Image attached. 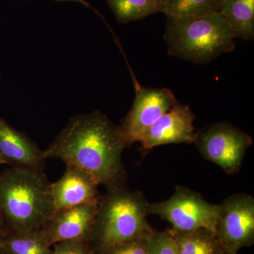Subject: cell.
Masks as SVG:
<instances>
[{"mask_svg": "<svg viewBox=\"0 0 254 254\" xmlns=\"http://www.w3.org/2000/svg\"><path fill=\"white\" fill-rule=\"evenodd\" d=\"M53 254H95L89 242L65 241L53 246Z\"/></svg>", "mask_w": 254, "mask_h": 254, "instance_id": "cell-20", "label": "cell"}, {"mask_svg": "<svg viewBox=\"0 0 254 254\" xmlns=\"http://www.w3.org/2000/svg\"><path fill=\"white\" fill-rule=\"evenodd\" d=\"M7 232V229L0 222V249L2 248L3 242Z\"/></svg>", "mask_w": 254, "mask_h": 254, "instance_id": "cell-21", "label": "cell"}, {"mask_svg": "<svg viewBox=\"0 0 254 254\" xmlns=\"http://www.w3.org/2000/svg\"></svg>", "mask_w": 254, "mask_h": 254, "instance_id": "cell-25", "label": "cell"}, {"mask_svg": "<svg viewBox=\"0 0 254 254\" xmlns=\"http://www.w3.org/2000/svg\"><path fill=\"white\" fill-rule=\"evenodd\" d=\"M98 187L89 175L76 167L66 165L63 177L50 184V195L55 210L98 203L101 197Z\"/></svg>", "mask_w": 254, "mask_h": 254, "instance_id": "cell-11", "label": "cell"}, {"mask_svg": "<svg viewBox=\"0 0 254 254\" xmlns=\"http://www.w3.org/2000/svg\"><path fill=\"white\" fill-rule=\"evenodd\" d=\"M219 13L228 21L237 38H254V0H224Z\"/></svg>", "mask_w": 254, "mask_h": 254, "instance_id": "cell-13", "label": "cell"}, {"mask_svg": "<svg viewBox=\"0 0 254 254\" xmlns=\"http://www.w3.org/2000/svg\"><path fill=\"white\" fill-rule=\"evenodd\" d=\"M220 0H164L168 23L185 22L220 11Z\"/></svg>", "mask_w": 254, "mask_h": 254, "instance_id": "cell-14", "label": "cell"}, {"mask_svg": "<svg viewBox=\"0 0 254 254\" xmlns=\"http://www.w3.org/2000/svg\"><path fill=\"white\" fill-rule=\"evenodd\" d=\"M195 115L188 105L177 103L162 115L140 139L143 149L172 143H193L196 138Z\"/></svg>", "mask_w": 254, "mask_h": 254, "instance_id": "cell-9", "label": "cell"}, {"mask_svg": "<svg viewBox=\"0 0 254 254\" xmlns=\"http://www.w3.org/2000/svg\"><path fill=\"white\" fill-rule=\"evenodd\" d=\"M219 205L207 201L188 187L177 186L173 195L161 202L149 203L148 215H158L178 232L209 230L215 233Z\"/></svg>", "mask_w": 254, "mask_h": 254, "instance_id": "cell-5", "label": "cell"}, {"mask_svg": "<svg viewBox=\"0 0 254 254\" xmlns=\"http://www.w3.org/2000/svg\"><path fill=\"white\" fill-rule=\"evenodd\" d=\"M171 230L179 254H228L215 233L200 230L190 232Z\"/></svg>", "mask_w": 254, "mask_h": 254, "instance_id": "cell-15", "label": "cell"}, {"mask_svg": "<svg viewBox=\"0 0 254 254\" xmlns=\"http://www.w3.org/2000/svg\"><path fill=\"white\" fill-rule=\"evenodd\" d=\"M147 254H179L178 248L170 229L153 232L147 245Z\"/></svg>", "mask_w": 254, "mask_h": 254, "instance_id": "cell-18", "label": "cell"}, {"mask_svg": "<svg viewBox=\"0 0 254 254\" xmlns=\"http://www.w3.org/2000/svg\"><path fill=\"white\" fill-rule=\"evenodd\" d=\"M2 248L9 254H53L41 229L13 232L8 230Z\"/></svg>", "mask_w": 254, "mask_h": 254, "instance_id": "cell-16", "label": "cell"}, {"mask_svg": "<svg viewBox=\"0 0 254 254\" xmlns=\"http://www.w3.org/2000/svg\"><path fill=\"white\" fill-rule=\"evenodd\" d=\"M220 1H221L222 2H223L224 0H220Z\"/></svg>", "mask_w": 254, "mask_h": 254, "instance_id": "cell-24", "label": "cell"}, {"mask_svg": "<svg viewBox=\"0 0 254 254\" xmlns=\"http://www.w3.org/2000/svg\"><path fill=\"white\" fill-rule=\"evenodd\" d=\"M194 143L203 158L232 175L241 170L253 139L231 124L221 123L196 132Z\"/></svg>", "mask_w": 254, "mask_h": 254, "instance_id": "cell-6", "label": "cell"}, {"mask_svg": "<svg viewBox=\"0 0 254 254\" xmlns=\"http://www.w3.org/2000/svg\"><path fill=\"white\" fill-rule=\"evenodd\" d=\"M43 171L11 168L0 173V222L9 231L41 229L55 212Z\"/></svg>", "mask_w": 254, "mask_h": 254, "instance_id": "cell-2", "label": "cell"}, {"mask_svg": "<svg viewBox=\"0 0 254 254\" xmlns=\"http://www.w3.org/2000/svg\"><path fill=\"white\" fill-rule=\"evenodd\" d=\"M150 202L138 190L119 187L101 195L89 244L95 254L113 246L150 236L155 230L148 223Z\"/></svg>", "mask_w": 254, "mask_h": 254, "instance_id": "cell-3", "label": "cell"}, {"mask_svg": "<svg viewBox=\"0 0 254 254\" xmlns=\"http://www.w3.org/2000/svg\"><path fill=\"white\" fill-rule=\"evenodd\" d=\"M215 235L225 250L237 254L254 243V198L246 193L227 197L219 204Z\"/></svg>", "mask_w": 254, "mask_h": 254, "instance_id": "cell-7", "label": "cell"}, {"mask_svg": "<svg viewBox=\"0 0 254 254\" xmlns=\"http://www.w3.org/2000/svg\"><path fill=\"white\" fill-rule=\"evenodd\" d=\"M236 38L233 28L219 11L185 22L168 23L165 34L169 54L198 64L233 51Z\"/></svg>", "mask_w": 254, "mask_h": 254, "instance_id": "cell-4", "label": "cell"}, {"mask_svg": "<svg viewBox=\"0 0 254 254\" xmlns=\"http://www.w3.org/2000/svg\"><path fill=\"white\" fill-rule=\"evenodd\" d=\"M177 103L168 88L137 86L131 110L118 126L127 145L139 142L147 129Z\"/></svg>", "mask_w": 254, "mask_h": 254, "instance_id": "cell-8", "label": "cell"}, {"mask_svg": "<svg viewBox=\"0 0 254 254\" xmlns=\"http://www.w3.org/2000/svg\"><path fill=\"white\" fill-rule=\"evenodd\" d=\"M117 21L127 23L163 12L164 0H108Z\"/></svg>", "mask_w": 254, "mask_h": 254, "instance_id": "cell-17", "label": "cell"}, {"mask_svg": "<svg viewBox=\"0 0 254 254\" xmlns=\"http://www.w3.org/2000/svg\"><path fill=\"white\" fill-rule=\"evenodd\" d=\"M98 203L55 210L41 230L50 245L65 241L89 242Z\"/></svg>", "mask_w": 254, "mask_h": 254, "instance_id": "cell-10", "label": "cell"}, {"mask_svg": "<svg viewBox=\"0 0 254 254\" xmlns=\"http://www.w3.org/2000/svg\"><path fill=\"white\" fill-rule=\"evenodd\" d=\"M56 1H77V2L81 3V4L84 5V6H87V7L91 8V6H90V4H88V2H86L85 0H56Z\"/></svg>", "mask_w": 254, "mask_h": 254, "instance_id": "cell-22", "label": "cell"}, {"mask_svg": "<svg viewBox=\"0 0 254 254\" xmlns=\"http://www.w3.org/2000/svg\"><path fill=\"white\" fill-rule=\"evenodd\" d=\"M127 145L119 127L106 115L93 112L71 119L43 152L46 160L60 159L109 190L125 186L123 153Z\"/></svg>", "mask_w": 254, "mask_h": 254, "instance_id": "cell-1", "label": "cell"}, {"mask_svg": "<svg viewBox=\"0 0 254 254\" xmlns=\"http://www.w3.org/2000/svg\"><path fill=\"white\" fill-rule=\"evenodd\" d=\"M4 164L11 168L43 171L46 159L35 142L0 118V165Z\"/></svg>", "mask_w": 254, "mask_h": 254, "instance_id": "cell-12", "label": "cell"}, {"mask_svg": "<svg viewBox=\"0 0 254 254\" xmlns=\"http://www.w3.org/2000/svg\"><path fill=\"white\" fill-rule=\"evenodd\" d=\"M149 237L123 242L101 251L97 254H147V245Z\"/></svg>", "mask_w": 254, "mask_h": 254, "instance_id": "cell-19", "label": "cell"}, {"mask_svg": "<svg viewBox=\"0 0 254 254\" xmlns=\"http://www.w3.org/2000/svg\"><path fill=\"white\" fill-rule=\"evenodd\" d=\"M0 254H9L7 252H6V250H4V249L1 248L0 249Z\"/></svg>", "mask_w": 254, "mask_h": 254, "instance_id": "cell-23", "label": "cell"}]
</instances>
